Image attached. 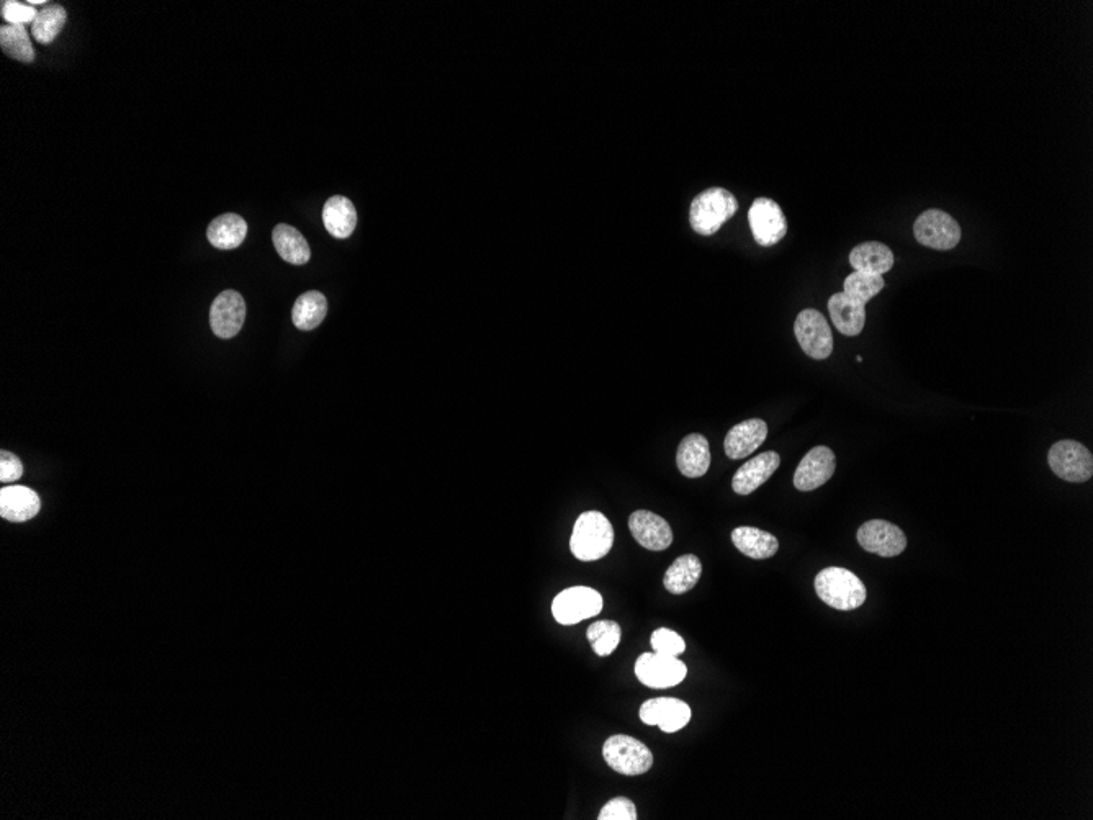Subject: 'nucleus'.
Masks as SVG:
<instances>
[{
	"mask_svg": "<svg viewBox=\"0 0 1093 820\" xmlns=\"http://www.w3.org/2000/svg\"><path fill=\"white\" fill-rule=\"evenodd\" d=\"M794 333L801 344L802 351L806 352L810 359L824 361L832 356V329L819 310L814 308L802 310L794 323Z\"/></svg>",
	"mask_w": 1093,
	"mask_h": 820,
	"instance_id": "8",
	"label": "nucleus"
},
{
	"mask_svg": "<svg viewBox=\"0 0 1093 820\" xmlns=\"http://www.w3.org/2000/svg\"><path fill=\"white\" fill-rule=\"evenodd\" d=\"M629 528L635 541L645 549L660 552L673 542V531L665 519L652 511H635L629 518Z\"/></svg>",
	"mask_w": 1093,
	"mask_h": 820,
	"instance_id": "15",
	"label": "nucleus"
},
{
	"mask_svg": "<svg viewBox=\"0 0 1093 820\" xmlns=\"http://www.w3.org/2000/svg\"><path fill=\"white\" fill-rule=\"evenodd\" d=\"M850 264L855 271L884 275L894 267V253L887 244L868 241L853 248Z\"/></svg>",
	"mask_w": 1093,
	"mask_h": 820,
	"instance_id": "22",
	"label": "nucleus"
},
{
	"mask_svg": "<svg viewBox=\"0 0 1093 820\" xmlns=\"http://www.w3.org/2000/svg\"><path fill=\"white\" fill-rule=\"evenodd\" d=\"M23 475L22 460L9 451L0 452V482H17Z\"/></svg>",
	"mask_w": 1093,
	"mask_h": 820,
	"instance_id": "35",
	"label": "nucleus"
},
{
	"mask_svg": "<svg viewBox=\"0 0 1093 820\" xmlns=\"http://www.w3.org/2000/svg\"><path fill=\"white\" fill-rule=\"evenodd\" d=\"M246 302L236 290L221 292L210 310L213 333L221 339L234 338L246 320Z\"/></svg>",
	"mask_w": 1093,
	"mask_h": 820,
	"instance_id": "14",
	"label": "nucleus"
},
{
	"mask_svg": "<svg viewBox=\"0 0 1093 820\" xmlns=\"http://www.w3.org/2000/svg\"><path fill=\"white\" fill-rule=\"evenodd\" d=\"M328 315V300L318 290H310L297 298L293 305V325L300 331H311L323 323Z\"/></svg>",
	"mask_w": 1093,
	"mask_h": 820,
	"instance_id": "27",
	"label": "nucleus"
},
{
	"mask_svg": "<svg viewBox=\"0 0 1093 820\" xmlns=\"http://www.w3.org/2000/svg\"><path fill=\"white\" fill-rule=\"evenodd\" d=\"M833 325L845 336H858L866 325V305L851 300L845 293H833L828 300Z\"/></svg>",
	"mask_w": 1093,
	"mask_h": 820,
	"instance_id": "20",
	"label": "nucleus"
},
{
	"mask_svg": "<svg viewBox=\"0 0 1093 820\" xmlns=\"http://www.w3.org/2000/svg\"><path fill=\"white\" fill-rule=\"evenodd\" d=\"M40 496L27 487H5L0 490V516L10 523H25L40 513Z\"/></svg>",
	"mask_w": 1093,
	"mask_h": 820,
	"instance_id": "18",
	"label": "nucleus"
},
{
	"mask_svg": "<svg viewBox=\"0 0 1093 820\" xmlns=\"http://www.w3.org/2000/svg\"><path fill=\"white\" fill-rule=\"evenodd\" d=\"M914 235L918 243L938 251L956 248L963 231L958 221L941 210H927L914 223Z\"/></svg>",
	"mask_w": 1093,
	"mask_h": 820,
	"instance_id": "7",
	"label": "nucleus"
},
{
	"mask_svg": "<svg viewBox=\"0 0 1093 820\" xmlns=\"http://www.w3.org/2000/svg\"><path fill=\"white\" fill-rule=\"evenodd\" d=\"M614 544V529L599 511H588L576 519L570 549L581 562H594L609 554Z\"/></svg>",
	"mask_w": 1093,
	"mask_h": 820,
	"instance_id": "1",
	"label": "nucleus"
},
{
	"mask_svg": "<svg viewBox=\"0 0 1093 820\" xmlns=\"http://www.w3.org/2000/svg\"><path fill=\"white\" fill-rule=\"evenodd\" d=\"M272 241H274L279 256L288 264L303 266V264L310 261V246H308L305 236L297 228L280 223L274 228Z\"/></svg>",
	"mask_w": 1093,
	"mask_h": 820,
	"instance_id": "26",
	"label": "nucleus"
},
{
	"mask_svg": "<svg viewBox=\"0 0 1093 820\" xmlns=\"http://www.w3.org/2000/svg\"><path fill=\"white\" fill-rule=\"evenodd\" d=\"M66 20H68V12L63 5H46L45 9L38 12L33 22V38L41 45H51L54 38L58 37L59 32L63 30Z\"/></svg>",
	"mask_w": 1093,
	"mask_h": 820,
	"instance_id": "29",
	"label": "nucleus"
},
{
	"mask_svg": "<svg viewBox=\"0 0 1093 820\" xmlns=\"http://www.w3.org/2000/svg\"><path fill=\"white\" fill-rule=\"evenodd\" d=\"M0 48L9 58L30 64L35 61V50L25 25H5L0 28Z\"/></svg>",
	"mask_w": 1093,
	"mask_h": 820,
	"instance_id": "28",
	"label": "nucleus"
},
{
	"mask_svg": "<svg viewBox=\"0 0 1093 820\" xmlns=\"http://www.w3.org/2000/svg\"><path fill=\"white\" fill-rule=\"evenodd\" d=\"M858 542L869 554L897 557L907 549V536L896 524L884 519H871L858 529Z\"/></svg>",
	"mask_w": 1093,
	"mask_h": 820,
	"instance_id": "11",
	"label": "nucleus"
},
{
	"mask_svg": "<svg viewBox=\"0 0 1093 820\" xmlns=\"http://www.w3.org/2000/svg\"><path fill=\"white\" fill-rule=\"evenodd\" d=\"M779 465H781V457L778 452L773 451L763 452L755 459L748 460L747 464H743L734 475L732 480L734 492L742 496L752 495L763 483L773 477Z\"/></svg>",
	"mask_w": 1093,
	"mask_h": 820,
	"instance_id": "16",
	"label": "nucleus"
},
{
	"mask_svg": "<svg viewBox=\"0 0 1093 820\" xmlns=\"http://www.w3.org/2000/svg\"><path fill=\"white\" fill-rule=\"evenodd\" d=\"M621 626L614 621H598L591 624L586 631V637L591 642L594 654L599 657H608L621 642Z\"/></svg>",
	"mask_w": 1093,
	"mask_h": 820,
	"instance_id": "31",
	"label": "nucleus"
},
{
	"mask_svg": "<svg viewBox=\"0 0 1093 820\" xmlns=\"http://www.w3.org/2000/svg\"><path fill=\"white\" fill-rule=\"evenodd\" d=\"M701 575V560L693 554L681 555L666 570L663 585L671 595H684L698 585Z\"/></svg>",
	"mask_w": 1093,
	"mask_h": 820,
	"instance_id": "25",
	"label": "nucleus"
},
{
	"mask_svg": "<svg viewBox=\"0 0 1093 820\" xmlns=\"http://www.w3.org/2000/svg\"><path fill=\"white\" fill-rule=\"evenodd\" d=\"M732 542L743 555L755 560L771 559L779 550L778 539L773 534L748 526L734 529Z\"/></svg>",
	"mask_w": 1093,
	"mask_h": 820,
	"instance_id": "24",
	"label": "nucleus"
},
{
	"mask_svg": "<svg viewBox=\"0 0 1093 820\" xmlns=\"http://www.w3.org/2000/svg\"><path fill=\"white\" fill-rule=\"evenodd\" d=\"M676 464L681 474L688 478L704 477L711 467L709 441L702 434H689L681 441L676 452Z\"/></svg>",
	"mask_w": 1093,
	"mask_h": 820,
	"instance_id": "19",
	"label": "nucleus"
},
{
	"mask_svg": "<svg viewBox=\"0 0 1093 820\" xmlns=\"http://www.w3.org/2000/svg\"><path fill=\"white\" fill-rule=\"evenodd\" d=\"M1048 462L1054 474L1066 482H1089L1093 475L1092 452L1071 439L1056 442L1049 451Z\"/></svg>",
	"mask_w": 1093,
	"mask_h": 820,
	"instance_id": "5",
	"label": "nucleus"
},
{
	"mask_svg": "<svg viewBox=\"0 0 1093 820\" xmlns=\"http://www.w3.org/2000/svg\"><path fill=\"white\" fill-rule=\"evenodd\" d=\"M323 223L329 235L334 238H349L357 226V210L354 203L347 197L334 195L324 203Z\"/></svg>",
	"mask_w": 1093,
	"mask_h": 820,
	"instance_id": "21",
	"label": "nucleus"
},
{
	"mask_svg": "<svg viewBox=\"0 0 1093 820\" xmlns=\"http://www.w3.org/2000/svg\"><path fill=\"white\" fill-rule=\"evenodd\" d=\"M603 611V596L590 586H573L555 596L552 614L562 626H573Z\"/></svg>",
	"mask_w": 1093,
	"mask_h": 820,
	"instance_id": "6",
	"label": "nucleus"
},
{
	"mask_svg": "<svg viewBox=\"0 0 1093 820\" xmlns=\"http://www.w3.org/2000/svg\"><path fill=\"white\" fill-rule=\"evenodd\" d=\"M748 223L752 228L756 244L770 248L778 244L788 233V221L778 202L760 197L752 203L748 212Z\"/></svg>",
	"mask_w": 1093,
	"mask_h": 820,
	"instance_id": "10",
	"label": "nucleus"
},
{
	"mask_svg": "<svg viewBox=\"0 0 1093 820\" xmlns=\"http://www.w3.org/2000/svg\"><path fill=\"white\" fill-rule=\"evenodd\" d=\"M815 591L820 600L838 611H853L866 601V586L855 573L840 567L824 568L815 577Z\"/></svg>",
	"mask_w": 1093,
	"mask_h": 820,
	"instance_id": "2",
	"label": "nucleus"
},
{
	"mask_svg": "<svg viewBox=\"0 0 1093 820\" xmlns=\"http://www.w3.org/2000/svg\"><path fill=\"white\" fill-rule=\"evenodd\" d=\"M886 287V280L882 275L866 274V272H851L843 284V293L851 300L866 305L871 298L876 297Z\"/></svg>",
	"mask_w": 1093,
	"mask_h": 820,
	"instance_id": "30",
	"label": "nucleus"
},
{
	"mask_svg": "<svg viewBox=\"0 0 1093 820\" xmlns=\"http://www.w3.org/2000/svg\"><path fill=\"white\" fill-rule=\"evenodd\" d=\"M0 14L2 19L9 22V25H25V23L35 22L38 12L32 5L22 4L17 0H4Z\"/></svg>",
	"mask_w": 1093,
	"mask_h": 820,
	"instance_id": "33",
	"label": "nucleus"
},
{
	"mask_svg": "<svg viewBox=\"0 0 1093 820\" xmlns=\"http://www.w3.org/2000/svg\"><path fill=\"white\" fill-rule=\"evenodd\" d=\"M637 809L630 799L614 798L599 812L598 820H637Z\"/></svg>",
	"mask_w": 1093,
	"mask_h": 820,
	"instance_id": "34",
	"label": "nucleus"
},
{
	"mask_svg": "<svg viewBox=\"0 0 1093 820\" xmlns=\"http://www.w3.org/2000/svg\"><path fill=\"white\" fill-rule=\"evenodd\" d=\"M737 210L738 200L732 192L722 187H712L701 192L691 202L689 223L698 235H716L725 221L734 217Z\"/></svg>",
	"mask_w": 1093,
	"mask_h": 820,
	"instance_id": "3",
	"label": "nucleus"
},
{
	"mask_svg": "<svg viewBox=\"0 0 1093 820\" xmlns=\"http://www.w3.org/2000/svg\"><path fill=\"white\" fill-rule=\"evenodd\" d=\"M768 438V424L763 420H747L735 424L727 433L724 441L725 454L729 459H743L750 456Z\"/></svg>",
	"mask_w": 1093,
	"mask_h": 820,
	"instance_id": "17",
	"label": "nucleus"
},
{
	"mask_svg": "<svg viewBox=\"0 0 1093 820\" xmlns=\"http://www.w3.org/2000/svg\"><path fill=\"white\" fill-rule=\"evenodd\" d=\"M603 757L612 770L626 776L644 775L653 765L650 748L629 735L609 737L603 747Z\"/></svg>",
	"mask_w": 1093,
	"mask_h": 820,
	"instance_id": "4",
	"label": "nucleus"
},
{
	"mask_svg": "<svg viewBox=\"0 0 1093 820\" xmlns=\"http://www.w3.org/2000/svg\"><path fill=\"white\" fill-rule=\"evenodd\" d=\"M837 469V459L832 449L825 446L814 447L807 452L806 457L794 474V487L799 492H814L822 487L833 477Z\"/></svg>",
	"mask_w": 1093,
	"mask_h": 820,
	"instance_id": "13",
	"label": "nucleus"
},
{
	"mask_svg": "<svg viewBox=\"0 0 1093 820\" xmlns=\"http://www.w3.org/2000/svg\"><path fill=\"white\" fill-rule=\"evenodd\" d=\"M635 675L648 688L666 690L680 685L688 675V667L678 657L648 652L640 655L635 663Z\"/></svg>",
	"mask_w": 1093,
	"mask_h": 820,
	"instance_id": "9",
	"label": "nucleus"
},
{
	"mask_svg": "<svg viewBox=\"0 0 1093 820\" xmlns=\"http://www.w3.org/2000/svg\"><path fill=\"white\" fill-rule=\"evenodd\" d=\"M248 235V225L236 213H225L208 225L207 238L216 249H236Z\"/></svg>",
	"mask_w": 1093,
	"mask_h": 820,
	"instance_id": "23",
	"label": "nucleus"
},
{
	"mask_svg": "<svg viewBox=\"0 0 1093 820\" xmlns=\"http://www.w3.org/2000/svg\"><path fill=\"white\" fill-rule=\"evenodd\" d=\"M650 642H652L653 652L668 655V657H678L686 650L683 637L676 634L675 631L665 629V627L653 632Z\"/></svg>",
	"mask_w": 1093,
	"mask_h": 820,
	"instance_id": "32",
	"label": "nucleus"
},
{
	"mask_svg": "<svg viewBox=\"0 0 1093 820\" xmlns=\"http://www.w3.org/2000/svg\"><path fill=\"white\" fill-rule=\"evenodd\" d=\"M640 719L647 726H658L666 734H673L691 721V708L684 701L675 698L648 699L640 708Z\"/></svg>",
	"mask_w": 1093,
	"mask_h": 820,
	"instance_id": "12",
	"label": "nucleus"
}]
</instances>
